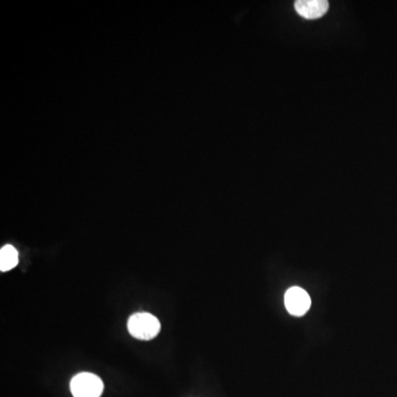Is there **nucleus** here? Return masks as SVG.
<instances>
[{
    "label": "nucleus",
    "mask_w": 397,
    "mask_h": 397,
    "mask_svg": "<svg viewBox=\"0 0 397 397\" xmlns=\"http://www.w3.org/2000/svg\"><path fill=\"white\" fill-rule=\"evenodd\" d=\"M128 331L138 340L148 341L160 333V321L148 312H138L130 316L127 322Z\"/></svg>",
    "instance_id": "obj_1"
},
{
    "label": "nucleus",
    "mask_w": 397,
    "mask_h": 397,
    "mask_svg": "<svg viewBox=\"0 0 397 397\" xmlns=\"http://www.w3.org/2000/svg\"><path fill=\"white\" fill-rule=\"evenodd\" d=\"M70 387L74 397H99L104 384L97 375L85 372L73 377Z\"/></svg>",
    "instance_id": "obj_2"
},
{
    "label": "nucleus",
    "mask_w": 397,
    "mask_h": 397,
    "mask_svg": "<svg viewBox=\"0 0 397 397\" xmlns=\"http://www.w3.org/2000/svg\"><path fill=\"white\" fill-rule=\"evenodd\" d=\"M285 306L289 314L296 317H301L310 309L312 299L305 289L300 287H291L286 291Z\"/></svg>",
    "instance_id": "obj_3"
},
{
    "label": "nucleus",
    "mask_w": 397,
    "mask_h": 397,
    "mask_svg": "<svg viewBox=\"0 0 397 397\" xmlns=\"http://www.w3.org/2000/svg\"><path fill=\"white\" fill-rule=\"evenodd\" d=\"M295 9L299 16L312 20L325 16L329 3L326 0H298L295 3Z\"/></svg>",
    "instance_id": "obj_4"
},
{
    "label": "nucleus",
    "mask_w": 397,
    "mask_h": 397,
    "mask_svg": "<svg viewBox=\"0 0 397 397\" xmlns=\"http://www.w3.org/2000/svg\"><path fill=\"white\" fill-rule=\"evenodd\" d=\"M18 264V252L13 245H5L0 251V270L8 272Z\"/></svg>",
    "instance_id": "obj_5"
}]
</instances>
